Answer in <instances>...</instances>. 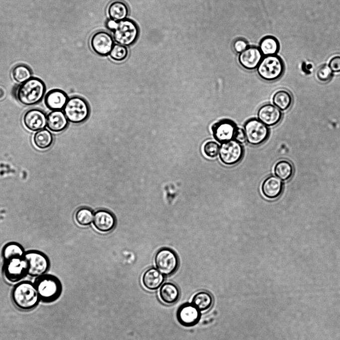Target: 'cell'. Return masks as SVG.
Here are the masks:
<instances>
[{
	"label": "cell",
	"mask_w": 340,
	"mask_h": 340,
	"mask_svg": "<svg viewBox=\"0 0 340 340\" xmlns=\"http://www.w3.org/2000/svg\"><path fill=\"white\" fill-rule=\"evenodd\" d=\"M76 222L80 225H89L93 219V213L91 210L87 208L79 209L75 214Z\"/></svg>",
	"instance_id": "32"
},
{
	"label": "cell",
	"mask_w": 340,
	"mask_h": 340,
	"mask_svg": "<svg viewBox=\"0 0 340 340\" xmlns=\"http://www.w3.org/2000/svg\"><path fill=\"white\" fill-rule=\"evenodd\" d=\"M93 225L99 231L107 232L112 230L115 225L114 216L107 210H100L93 216Z\"/></svg>",
	"instance_id": "19"
},
{
	"label": "cell",
	"mask_w": 340,
	"mask_h": 340,
	"mask_svg": "<svg viewBox=\"0 0 340 340\" xmlns=\"http://www.w3.org/2000/svg\"><path fill=\"white\" fill-rule=\"evenodd\" d=\"M23 122L25 127L32 131L44 129L47 124V116L40 110L33 109L26 112L23 116Z\"/></svg>",
	"instance_id": "15"
},
{
	"label": "cell",
	"mask_w": 340,
	"mask_h": 340,
	"mask_svg": "<svg viewBox=\"0 0 340 340\" xmlns=\"http://www.w3.org/2000/svg\"><path fill=\"white\" fill-rule=\"evenodd\" d=\"M66 93L59 89H53L49 91L44 98L46 107L51 110H60L64 108L67 101Z\"/></svg>",
	"instance_id": "20"
},
{
	"label": "cell",
	"mask_w": 340,
	"mask_h": 340,
	"mask_svg": "<svg viewBox=\"0 0 340 340\" xmlns=\"http://www.w3.org/2000/svg\"><path fill=\"white\" fill-rule=\"evenodd\" d=\"M219 155L221 161L224 164L234 165L243 158L244 149L241 143L232 139L221 144Z\"/></svg>",
	"instance_id": "10"
},
{
	"label": "cell",
	"mask_w": 340,
	"mask_h": 340,
	"mask_svg": "<svg viewBox=\"0 0 340 340\" xmlns=\"http://www.w3.org/2000/svg\"><path fill=\"white\" fill-rule=\"evenodd\" d=\"M234 138L240 143L245 142L246 140L244 130L242 128L237 127Z\"/></svg>",
	"instance_id": "38"
},
{
	"label": "cell",
	"mask_w": 340,
	"mask_h": 340,
	"mask_svg": "<svg viewBox=\"0 0 340 340\" xmlns=\"http://www.w3.org/2000/svg\"><path fill=\"white\" fill-rule=\"evenodd\" d=\"M68 125V121L64 113L60 110L52 111L47 116V128L54 132L63 131Z\"/></svg>",
	"instance_id": "21"
},
{
	"label": "cell",
	"mask_w": 340,
	"mask_h": 340,
	"mask_svg": "<svg viewBox=\"0 0 340 340\" xmlns=\"http://www.w3.org/2000/svg\"><path fill=\"white\" fill-rule=\"evenodd\" d=\"M244 130L246 141L253 146L263 143L269 136L268 127L255 118H251L245 123Z\"/></svg>",
	"instance_id": "5"
},
{
	"label": "cell",
	"mask_w": 340,
	"mask_h": 340,
	"mask_svg": "<svg viewBox=\"0 0 340 340\" xmlns=\"http://www.w3.org/2000/svg\"><path fill=\"white\" fill-rule=\"evenodd\" d=\"M317 77L320 81L326 82L332 78L333 72L328 65H323L318 69Z\"/></svg>",
	"instance_id": "35"
},
{
	"label": "cell",
	"mask_w": 340,
	"mask_h": 340,
	"mask_svg": "<svg viewBox=\"0 0 340 340\" xmlns=\"http://www.w3.org/2000/svg\"><path fill=\"white\" fill-rule=\"evenodd\" d=\"M108 13L114 20L120 21L124 19L128 13L127 5L123 1L116 0L112 2L108 8Z\"/></svg>",
	"instance_id": "25"
},
{
	"label": "cell",
	"mask_w": 340,
	"mask_h": 340,
	"mask_svg": "<svg viewBox=\"0 0 340 340\" xmlns=\"http://www.w3.org/2000/svg\"><path fill=\"white\" fill-rule=\"evenodd\" d=\"M283 183L277 176L268 177L263 182L261 190L263 194L267 198L273 199L278 197L282 192Z\"/></svg>",
	"instance_id": "18"
},
{
	"label": "cell",
	"mask_w": 340,
	"mask_h": 340,
	"mask_svg": "<svg viewBox=\"0 0 340 340\" xmlns=\"http://www.w3.org/2000/svg\"><path fill=\"white\" fill-rule=\"evenodd\" d=\"M284 71V63L281 58L276 55L265 56L257 66L259 76L267 81L278 79Z\"/></svg>",
	"instance_id": "4"
},
{
	"label": "cell",
	"mask_w": 340,
	"mask_h": 340,
	"mask_svg": "<svg viewBox=\"0 0 340 340\" xmlns=\"http://www.w3.org/2000/svg\"><path fill=\"white\" fill-rule=\"evenodd\" d=\"M25 252L20 244L16 242H10L3 247L2 256L5 261L13 258L23 257Z\"/></svg>",
	"instance_id": "27"
},
{
	"label": "cell",
	"mask_w": 340,
	"mask_h": 340,
	"mask_svg": "<svg viewBox=\"0 0 340 340\" xmlns=\"http://www.w3.org/2000/svg\"><path fill=\"white\" fill-rule=\"evenodd\" d=\"M117 22L116 21L113 19L110 20L107 22V27L111 30H114L117 25Z\"/></svg>",
	"instance_id": "39"
},
{
	"label": "cell",
	"mask_w": 340,
	"mask_h": 340,
	"mask_svg": "<svg viewBox=\"0 0 340 340\" xmlns=\"http://www.w3.org/2000/svg\"><path fill=\"white\" fill-rule=\"evenodd\" d=\"M233 47L237 52L241 53L247 48V44L244 40L239 39L234 42Z\"/></svg>",
	"instance_id": "37"
},
{
	"label": "cell",
	"mask_w": 340,
	"mask_h": 340,
	"mask_svg": "<svg viewBox=\"0 0 340 340\" xmlns=\"http://www.w3.org/2000/svg\"><path fill=\"white\" fill-rule=\"evenodd\" d=\"M279 47L277 39L270 36L264 38L260 44V50L265 56L275 55L278 52Z\"/></svg>",
	"instance_id": "30"
},
{
	"label": "cell",
	"mask_w": 340,
	"mask_h": 340,
	"mask_svg": "<svg viewBox=\"0 0 340 340\" xmlns=\"http://www.w3.org/2000/svg\"><path fill=\"white\" fill-rule=\"evenodd\" d=\"M63 111L67 119L74 123L84 121L89 114L87 103L83 99L79 97L69 99L63 108Z\"/></svg>",
	"instance_id": "6"
},
{
	"label": "cell",
	"mask_w": 340,
	"mask_h": 340,
	"mask_svg": "<svg viewBox=\"0 0 340 340\" xmlns=\"http://www.w3.org/2000/svg\"><path fill=\"white\" fill-rule=\"evenodd\" d=\"M34 285L40 299L45 302L49 303L56 300L62 292V285L59 279L50 275L39 277Z\"/></svg>",
	"instance_id": "3"
},
{
	"label": "cell",
	"mask_w": 340,
	"mask_h": 340,
	"mask_svg": "<svg viewBox=\"0 0 340 340\" xmlns=\"http://www.w3.org/2000/svg\"><path fill=\"white\" fill-rule=\"evenodd\" d=\"M258 119L267 126H274L281 120L282 113L281 110L274 105L265 104L261 106L258 110Z\"/></svg>",
	"instance_id": "14"
},
{
	"label": "cell",
	"mask_w": 340,
	"mask_h": 340,
	"mask_svg": "<svg viewBox=\"0 0 340 340\" xmlns=\"http://www.w3.org/2000/svg\"><path fill=\"white\" fill-rule=\"evenodd\" d=\"M275 175L283 180L289 179L294 173L293 165L288 161L282 160L278 161L274 166Z\"/></svg>",
	"instance_id": "26"
},
{
	"label": "cell",
	"mask_w": 340,
	"mask_h": 340,
	"mask_svg": "<svg viewBox=\"0 0 340 340\" xmlns=\"http://www.w3.org/2000/svg\"><path fill=\"white\" fill-rule=\"evenodd\" d=\"M3 273L6 279L10 282L22 279L27 274L26 264L23 257L4 261Z\"/></svg>",
	"instance_id": "12"
},
{
	"label": "cell",
	"mask_w": 340,
	"mask_h": 340,
	"mask_svg": "<svg viewBox=\"0 0 340 340\" xmlns=\"http://www.w3.org/2000/svg\"><path fill=\"white\" fill-rule=\"evenodd\" d=\"M237 128L236 124L229 119H222L211 126L214 138L221 144L233 139Z\"/></svg>",
	"instance_id": "11"
},
{
	"label": "cell",
	"mask_w": 340,
	"mask_h": 340,
	"mask_svg": "<svg viewBox=\"0 0 340 340\" xmlns=\"http://www.w3.org/2000/svg\"><path fill=\"white\" fill-rule=\"evenodd\" d=\"M111 57L116 61H122L125 59L128 55L127 47L120 44L113 45L110 52Z\"/></svg>",
	"instance_id": "33"
},
{
	"label": "cell",
	"mask_w": 340,
	"mask_h": 340,
	"mask_svg": "<svg viewBox=\"0 0 340 340\" xmlns=\"http://www.w3.org/2000/svg\"><path fill=\"white\" fill-rule=\"evenodd\" d=\"M45 90V85L41 79L31 77L18 87L16 97L21 104L33 105L42 100Z\"/></svg>",
	"instance_id": "2"
},
{
	"label": "cell",
	"mask_w": 340,
	"mask_h": 340,
	"mask_svg": "<svg viewBox=\"0 0 340 340\" xmlns=\"http://www.w3.org/2000/svg\"><path fill=\"white\" fill-rule=\"evenodd\" d=\"M179 290L177 286L171 282L165 283L159 291L161 301L167 305L175 303L179 299Z\"/></svg>",
	"instance_id": "23"
},
{
	"label": "cell",
	"mask_w": 340,
	"mask_h": 340,
	"mask_svg": "<svg viewBox=\"0 0 340 340\" xmlns=\"http://www.w3.org/2000/svg\"><path fill=\"white\" fill-rule=\"evenodd\" d=\"M272 101L274 105L280 110L285 111L291 106L293 97L288 91L280 89L273 94Z\"/></svg>",
	"instance_id": "24"
},
{
	"label": "cell",
	"mask_w": 340,
	"mask_h": 340,
	"mask_svg": "<svg viewBox=\"0 0 340 340\" xmlns=\"http://www.w3.org/2000/svg\"><path fill=\"white\" fill-rule=\"evenodd\" d=\"M155 261L157 268L166 276L173 274L179 264L176 254L171 249L166 248L160 249L157 253Z\"/></svg>",
	"instance_id": "9"
},
{
	"label": "cell",
	"mask_w": 340,
	"mask_h": 340,
	"mask_svg": "<svg viewBox=\"0 0 340 340\" xmlns=\"http://www.w3.org/2000/svg\"><path fill=\"white\" fill-rule=\"evenodd\" d=\"M328 66L333 72H340V55L335 56L332 58Z\"/></svg>",
	"instance_id": "36"
},
{
	"label": "cell",
	"mask_w": 340,
	"mask_h": 340,
	"mask_svg": "<svg viewBox=\"0 0 340 340\" xmlns=\"http://www.w3.org/2000/svg\"><path fill=\"white\" fill-rule=\"evenodd\" d=\"M200 311L192 304L181 305L176 313L179 323L185 327H191L196 324L200 319Z\"/></svg>",
	"instance_id": "13"
},
{
	"label": "cell",
	"mask_w": 340,
	"mask_h": 340,
	"mask_svg": "<svg viewBox=\"0 0 340 340\" xmlns=\"http://www.w3.org/2000/svg\"><path fill=\"white\" fill-rule=\"evenodd\" d=\"M11 298L16 307L25 311L35 308L40 300L35 285L28 281L16 285L12 291Z\"/></svg>",
	"instance_id": "1"
},
{
	"label": "cell",
	"mask_w": 340,
	"mask_h": 340,
	"mask_svg": "<svg viewBox=\"0 0 340 340\" xmlns=\"http://www.w3.org/2000/svg\"><path fill=\"white\" fill-rule=\"evenodd\" d=\"M113 44V39L111 35L105 31L95 33L91 40L92 49L96 53L101 55H106L109 53Z\"/></svg>",
	"instance_id": "16"
},
{
	"label": "cell",
	"mask_w": 340,
	"mask_h": 340,
	"mask_svg": "<svg viewBox=\"0 0 340 340\" xmlns=\"http://www.w3.org/2000/svg\"><path fill=\"white\" fill-rule=\"evenodd\" d=\"M164 281V275L154 268L147 270L142 277L144 286L151 291L158 289L162 285Z\"/></svg>",
	"instance_id": "22"
},
{
	"label": "cell",
	"mask_w": 340,
	"mask_h": 340,
	"mask_svg": "<svg viewBox=\"0 0 340 340\" xmlns=\"http://www.w3.org/2000/svg\"><path fill=\"white\" fill-rule=\"evenodd\" d=\"M212 303L213 298L211 295L208 292L201 291L194 295L191 304L200 311H204L209 309Z\"/></svg>",
	"instance_id": "28"
},
{
	"label": "cell",
	"mask_w": 340,
	"mask_h": 340,
	"mask_svg": "<svg viewBox=\"0 0 340 340\" xmlns=\"http://www.w3.org/2000/svg\"><path fill=\"white\" fill-rule=\"evenodd\" d=\"M262 58V53L260 50L255 47H251L241 52L239 60L244 68L252 70L258 66Z\"/></svg>",
	"instance_id": "17"
},
{
	"label": "cell",
	"mask_w": 340,
	"mask_h": 340,
	"mask_svg": "<svg viewBox=\"0 0 340 340\" xmlns=\"http://www.w3.org/2000/svg\"><path fill=\"white\" fill-rule=\"evenodd\" d=\"M115 41L123 45H130L137 39L139 30L136 24L130 19H123L117 22L114 29Z\"/></svg>",
	"instance_id": "8"
},
{
	"label": "cell",
	"mask_w": 340,
	"mask_h": 340,
	"mask_svg": "<svg viewBox=\"0 0 340 340\" xmlns=\"http://www.w3.org/2000/svg\"><path fill=\"white\" fill-rule=\"evenodd\" d=\"M53 141L52 134L45 129L38 131L33 137L34 145L37 148L42 150L46 149L50 147Z\"/></svg>",
	"instance_id": "29"
},
{
	"label": "cell",
	"mask_w": 340,
	"mask_h": 340,
	"mask_svg": "<svg viewBox=\"0 0 340 340\" xmlns=\"http://www.w3.org/2000/svg\"><path fill=\"white\" fill-rule=\"evenodd\" d=\"M23 259L26 264L27 274L32 277L43 275L49 267L48 258L40 251L30 250L25 252Z\"/></svg>",
	"instance_id": "7"
},
{
	"label": "cell",
	"mask_w": 340,
	"mask_h": 340,
	"mask_svg": "<svg viewBox=\"0 0 340 340\" xmlns=\"http://www.w3.org/2000/svg\"><path fill=\"white\" fill-rule=\"evenodd\" d=\"M12 75L15 81L22 83L31 78V71L26 65L20 64L14 67Z\"/></svg>",
	"instance_id": "31"
},
{
	"label": "cell",
	"mask_w": 340,
	"mask_h": 340,
	"mask_svg": "<svg viewBox=\"0 0 340 340\" xmlns=\"http://www.w3.org/2000/svg\"><path fill=\"white\" fill-rule=\"evenodd\" d=\"M219 144L212 141L206 142L203 147L204 154L210 158L216 157L219 153Z\"/></svg>",
	"instance_id": "34"
}]
</instances>
